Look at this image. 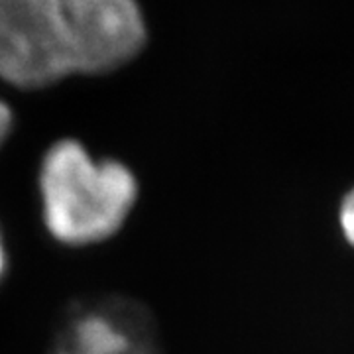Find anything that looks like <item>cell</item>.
<instances>
[{
	"label": "cell",
	"mask_w": 354,
	"mask_h": 354,
	"mask_svg": "<svg viewBox=\"0 0 354 354\" xmlns=\"http://www.w3.org/2000/svg\"><path fill=\"white\" fill-rule=\"evenodd\" d=\"M73 73L62 0H0V79L24 91Z\"/></svg>",
	"instance_id": "obj_2"
},
{
	"label": "cell",
	"mask_w": 354,
	"mask_h": 354,
	"mask_svg": "<svg viewBox=\"0 0 354 354\" xmlns=\"http://www.w3.org/2000/svg\"><path fill=\"white\" fill-rule=\"evenodd\" d=\"M14 128V113L12 109L4 101H0V148L10 138Z\"/></svg>",
	"instance_id": "obj_6"
},
{
	"label": "cell",
	"mask_w": 354,
	"mask_h": 354,
	"mask_svg": "<svg viewBox=\"0 0 354 354\" xmlns=\"http://www.w3.org/2000/svg\"><path fill=\"white\" fill-rule=\"evenodd\" d=\"M75 75H104L144 50L148 30L136 0H62Z\"/></svg>",
	"instance_id": "obj_3"
},
{
	"label": "cell",
	"mask_w": 354,
	"mask_h": 354,
	"mask_svg": "<svg viewBox=\"0 0 354 354\" xmlns=\"http://www.w3.org/2000/svg\"><path fill=\"white\" fill-rule=\"evenodd\" d=\"M8 272V250H6V242H4V234L0 228V283L6 278Z\"/></svg>",
	"instance_id": "obj_7"
},
{
	"label": "cell",
	"mask_w": 354,
	"mask_h": 354,
	"mask_svg": "<svg viewBox=\"0 0 354 354\" xmlns=\"http://www.w3.org/2000/svg\"><path fill=\"white\" fill-rule=\"evenodd\" d=\"M337 228H339L341 241L354 252V183H351L339 197Z\"/></svg>",
	"instance_id": "obj_5"
},
{
	"label": "cell",
	"mask_w": 354,
	"mask_h": 354,
	"mask_svg": "<svg viewBox=\"0 0 354 354\" xmlns=\"http://www.w3.org/2000/svg\"><path fill=\"white\" fill-rule=\"evenodd\" d=\"M41 223L53 241L85 248L111 241L136 209V174L116 158H97L75 138L55 140L38 169Z\"/></svg>",
	"instance_id": "obj_1"
},
{
	"label": "cell",
	"mask_w": 354,
	"mask_h": 354,
	"mask_svg": "<svg viewBox=\"0 0 354 354\" xmlns=\"http://www.w3.org/2000/svg\"><path fill=\"white\" fill-rule=\"evenodd\" d=\"M50 354H162L150 311L106 295L73 305L53 335Z\"/></svg>",
	"instance_id": "obj_4"
}]
</instances>
